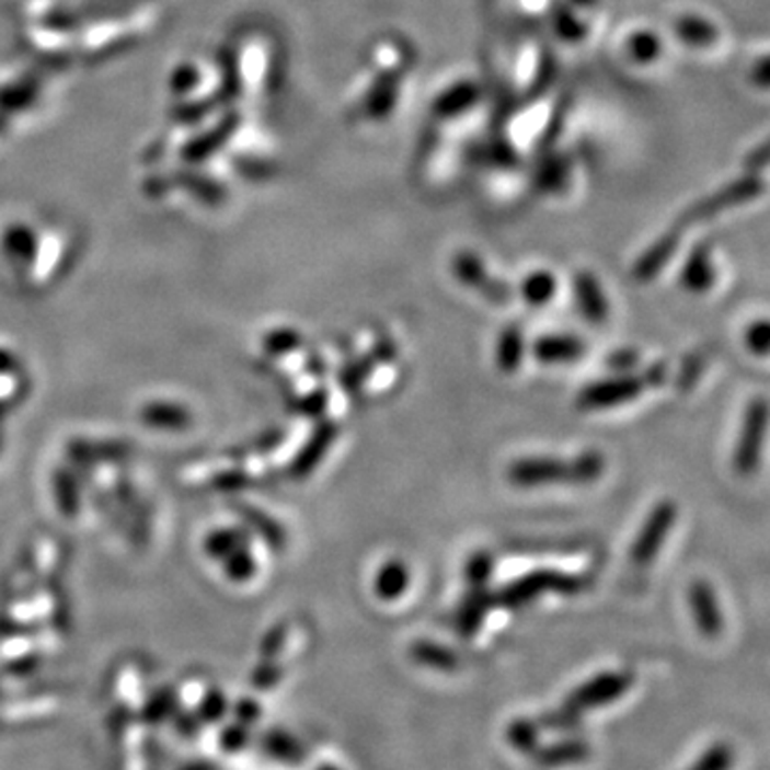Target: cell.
<instances>
[{
  "label": "cell",
  "instance_id": "obj_1",
  "mask_svg": "<svg viewBox=\"0 0 770 770\" xmlns=\"http://www.w3.org/2000/svg\"><path fill=\"white\" fill-rule=\"evenodd\" d=\"M604 471L606 458L597 450H587L570 460L556 456H525L507 467V480L518 489H540L552 484L585 486L597 482Z\"/></svg>",
  "mask_w": 770,
  "mask_h": 770
},
{
  "label": "cell",
  "instance_id": "obj_2",
  "mask_svg": "<svg viewBox=\"0 0 770 770\" xmlns=\"http://www.w3.org/2000/svg\"><path fill=\"white\" fill-rule=\"evenodd\" d=\"M583 589L585 581L581 576L559 570H533L516 581L505 583L497 593H493V606L503 610H518L544 593L578 595Z\"/></svg>",
  "mask_w": 770,
  "mask_h": 770
},
{
  "label": "cell",
  "instance_id": "obj_3",
  "mask_svg": "<svg viewBox=\"0 0 770 770\" xmlns=\"http://www.w3.org/2000/svg\"><path fill=\"white\" fill-rule=\"evenodd\" d=\"M634 685V675L628 670H606L599 673L589 680H585L583 685H578L576 689L570 691V696L565 698V706L585 715L595 709H604L612 702H617L619 698H623Z\"/></svg>",
  "mask_w": 770,
  "mask_h": 770
},
{
  "label": "cell",
  "instance_id": "obj_4",
  "mask_svg": "<svg viewBox=\"0 0 770 770\" xmlns=\"http://www.w3.org/2000/svg\"><path fill=\"white\" fill-rule=\"evenodd\" d=\"M767 422H769V405L767 399L758 397L749 401L738 444L732 453V467L740 475H751L760 467V456L765 446V435H767Z\"/></svg>",
  "mask_w": 770,
  "mask_h": 770
},
{
  "label": "cell",
  "instance_id": "obj_5",
  "mask_svg": "<svg viewBox=\"0 0 770 770\" xmlns=\"http://www.w3.org/2000/svg\"><path fill=\"white\" fill-rule=\"evenodd\" d=\"M677 503L670 498L659 501L646 516L637 538L632 544L630 556L635 565H648L662 550V545L666 542L668 533L673 531L675 522H677Z\"/></svg>",
  "mask_w": 770,
  "mask_h": 770
},
{
  "label": "cell",
  "instance_id": "obj_6",
  "mask_svg": "<svg viewBox=\"0 0 770 770\" xmlns=\"http://www.w3.org/2000/svg\"><path fill=\"white\" fill-rule=\"evenodd\" d=\"M644 388H648L644 375H634V372L601 379L590 383L578 394L576 405L585 411L619 407L637 399L644 392Z\"/></svg>",
  "mask_w": 770,
  "mask_h": 770
},
{
  "label": "cell",
  "instance_id": "obj_7",
  "mask_svg": "<svg viewBox=\"0 0 770 770\" xmlns=\"http://www.w3.org/2000/svg\"><path fill=\"white\" fill-rule=\"evenodd\" d=\"M452 271L453 276L462 285L475 289L489 302H495V304L509 302L512 287L507 283L498 280V278H493L478 255H473V253H458L456 260H453Z\"/></svg>",
  "mask_w": 770,
  "mask_h": 770
},
{
  "label": "cell",
  "instance_id": "obj_8",
  "mask_svg": "<svg viewBox=\"0 0 770 770\" xmlns=\"http://www.w3.org/2000/svg\"><path fill=\"white\" fill-rule=\"evenodd\" d=\"M689 608L698 632L704 637H720L724 632V612L715 589L706 581H693L689 587Z\"/></svg>",
  "mask_w": 770,
  "mask_h": 770
},
{
  "label": "cell",
  "instance_id": "obj_9",
  "mask_svg": "<svg viewBox=\"0 0 770 770\" xmlns=\"http://www.w3.org/2000/svg\"><path fill=\"white\" fill-rule=\"evenodd\" d=\"M589 756L590 745L585 738L574 736V734H565L559 740H552L548 745H540L536 749V754L531 756V760L540 769L552 770L583 765V762L589 760Z\"/></svg>",
  "mask_w": 770,
  "mask_h": 770
},
{
  "label": "cell",
  "instance_id": "obj_10",
  "mask_svg": "<svg viewBox=\"0 0 770 770\" xmlns=\"http://www.w3.org/2000/svg\"><path fill=\"white\" fill-rule=\"evenodd\" d=\"M399 354V347L394 341L390 338H381L372 345L370 352H366L363 358L347 364L338 377L341 388H345L347 392H356L360 390L364 383L368 381V377L383 364H390Z\"/></svg>",
  "mask_w": 770,
  "mask_h": 770
},
{
  "label": "cell",
  "instance_id": "obj_11",
  "mask_svg": "<svg viewBox=\"0 0 770 770\" xmlns=\"http://www.w3.org/2000/svg\"><path fill=\"white\" fill-rule=\"evenodd\" d=\"M493 608V593L489 589V585H471L469 593L464 595V599L460 601L458 610H456V632L462 640H471L475 637L478 632L482 630L489 610Z\"/></svg>",
  "mask_w": 770,
  "mask_h": 770
},
{
  "label": "cell",
  "instance_id": "obj_12",
  "mask_svg": "<svg viewBox=\"0 0 770 770\" xmlns=\"http://www.w3.org/2000/svg\"><path fill=\"white\" fill-rule=\"evenodd\" d=\"M587 354L585 341L574 334H542L533 343V356L540 364H574Z\"/></svg>",
  "mask_w": 770,
  "mask_h": 770
},
{
  "label": "cell",
  "instance_id": "obj_13",
  "mask_svg": "<svg viewBox=\"0 0 770 770\" xmlns=\"http://www.w3.org/2000/svg\"><path fill=\"white\" fill-rule=\"evenodd\" d=\"M574 296L581 313L590 323H604L610 313L608 298L599 280L590 273H578L574 278Z\"/></svg>",
  "mask_w": 770,
  "mask_h": 770
},
{
  "label": "cell",
  "instance_id": "obj_14",
  "mask_svg": "<svg viewBox=\"0 0 770 770\" xmlns=\"http://www.w3.org/2000/svg\"><path fill=\"white\" fill-rule=\"evenodd\" d=\"M409 657L415 664L437 673H456L460 666V659L452 648L435 640H415L409 648Z\"/></svg>",
  "mask_w": 770,
  "mask_h": 770
},
{
  "label": "cell",
  "instance_id": "obj_15",
  "mask_svg": "<svg viewBox=\"0 0 770 770\" xmlns=\"http://www.w3.org/2000/svg\"><path fill=\"white\" fill-rule=\"evenodd\" d=\"M680 283L691 291V294H706L713 283H715V268L711 262L709 246H696L682 266Z\"/></svg>",
  "mask_w": 770,
  "mask_h": 770
},
{
  "label": "cell",
  "instance_id": "obj_16",
  "mask_svg": "<svg viewBox=\"0 0 770 770\" xmlns=\"http://www.w3.org/2000/svg\"><path fill=\"white\" fill-rule=\"evenodd\" d=\"M679 246V235L677 233H668L664 238H659L634 266V276L640 283H648L653 280L657 274L662 273V268L670 262V257L675 255Z\"/></svg>",
  "mask_w": 770,
  "mask_h": 770
},
{
  "label": "cell",
  "instance_id": "obj_17",
  "mask_svg": "<svg viewBox=\"0 0 770 770\" xmlns=\"http://www.w3.org/2000/svg\"><path fill=\"white\" fill-rule=\"evenodd\" d=\"M407 589L409 570L401 559L386 561L375 574V595L381 601H397Z\"/></svg>",
  "mask_w": 770,
  "mask_h": 770
},
{
  "label": "cell",
  "instance_id": "obj_18",
  "mask_svg": "<svg viewBox=\"0 0 770 770\" xmlns=\"http://www.w3.org/2000/svg\"><path fill=\"white\" fill-rule=\"evenodd\" d=\"M525 358V332L518 323H509L501 330L495 347V363L501 372H514Z\"/></svg>",
  "mask_w": 770,
  "mask_h": 770
},
{
  "label": "cell",
  "instance_id": "obj_19",
  "mask_svg": "<svg viewBox=\"0 0 770 770\" xmlns=\"http://www.w3.org/2000/svg\"><path fill=\"white\" fill-rule=\"evenodd\" d=\"M334 437H336V424H332V422L321 424L315 430V435L311 437V441L307 444V448L298 453V458L294 462V471L298 475H307L309 471H313L318 467L319 460L323 458V453L327 452V448L332 446Z\"/></svg>",
  "mask_w": 770,
  "mask_h": 770
},
{
  "label": "cell",
  "instance_id": "obj_20",
  "mask_svg": "<svg viewBox=\"0 0 770 770\" xmlns=\"http://www.w3.org/2000/svg\"><path fill=\"white\" fill-rule=\"evenodd\" d=\"M505 740L512 749L531 758L536 754V749L542 745L540 743V724L529 717H516L509 722L507 729H505Z\"/></svg>",
  "mask_w": 770,
  "mask_h": 770
},
{
  "label": "cell",
  "instance_id": "obj_21",
  "mask_svg": "<svg viewBox=\"0 0 770 770\" xmlns=\"http://www.w3.org/2000/svg\"><path fill=\"white\" fill-rule=\"evenodd\" d=\"M520 294L527 304L544 307L556 294V278L545 271L529 274L520 285Z\"/></svg>",
  "mask_w": 770,
  "mask_h": 770
},
{
  "label": "cell",
  "instance_id": "obj_22",
  "mask_svg": "<svg viewBox=\"0 0 770 770\" xmlns=\"http://www.w3.org/2000/svg\"><path fill=\"white\" fill-rule=\"evenodd\" d=\"M264 745H266V751H268L273 758L285 762V765H300V762L304 760V749H302V745H300L294 736H289L287 732L273 729V732L266 736V743H264Z\"/></svg>",
  "mask_w": 770,
  "mask_h": 770
},
{
  "label": "cell",
  "instance_id": "obj_23",
  "mask_svg": "<svg viewBox=\"0 0 770 770\" xmlns=\"http://www.w3.org/2000/svg\"><path fill=\"white\" fill-rule=\"evenodd\" d=\"M540 725L550 732H556V734H576L583 727V715L567 709L565 704H561L559 709H552V711L544 713L540 717Z\"/></svg>",
  "mask_w": 770,
  "mask_h": 770
},
{
  "label": "cell",
  "instance_id": "obj_24",
  "mask_svg": "<svg viewBox=\"0 0 770 770\" xmlns=\"http://www.w3.org/2000/svg\"><path fill=\"white\" fill-rule=\"evenodd\" d=\"M495 572V556L489 550H475L464 565V578L471 585H489Z\"/></svg>",
  "mask_w": 770,
  "mask_h": 770
},
{
  "label": "cell",
  "instance_id": "obj_25",
  "mask_svg": "<svg viewBox=\"0 0 770 770\" xmlns=\"http://www.w3.org/2000/svg\"><path fill=\"white\" fill-rule=\"evenodd\" d=\"M734 765V751L727 743L711 745L687 770H729Z\"/></svg>",
  "mask_w": 770,
  "mask_h": 770
},
{
  "label": "cell",
  "instance_id": "obj_26",
  "mask_svg": "<svg viewBox=\"0 0 770 770\" xmlns=\"http://www.w3.org/2000/svg\"><path fill=\"white\" fill-rule=\"evenodd\" d=\"M770 325L767 319L751 323L745 332V345L754 356L765 358L769 354Z\"/></svg>",
  "mask_w": 770,
  "mask_h": 770
},
{
  "label": "cell",
  "instance_id": "obj_27",
  "mask_svg": "<svg viewBox=\"0 0 770 770\" xmlns=\"http://www.w3.org/2000/svg\"><path fill=\"white\" fill-rule=\"evenodd\" d=\"M608 368L619 372V375H630L634 370L635 366L640 364V356L632 352V349H621V352H614L608 356Z\"/></svg>",
  "mask_w": 770,
  "mask_h": 770
},
{
  "label": "cell",
  "instance_id": "obj_28",
  "mask_svg": "<svg viewBox=\"0 0 770 770\" xmlns=\"http://www.w3.org/2000/svg\"><path fill=\"white\" fill-rule=\"evenodd\" d=\"M644 379H646L648 388H657V386H662V383L668 379V366L662 363L653 364L651 368H646Z\"/></svg>",
  "mask_w": 770,
  "mask_h": 770
},
{
  "label": "cell",
  "instance_id": "obj_29",
  "mask_svg": "<svg viewBox=\"0 0 770 770\" xmlns=\"http://www.w3.org/2000/svg\"><path fill=\"white\" fill-rule=\"evenodd\" d=\"M318 770H341L338 767H334V765H321V767H318Z\"/></svg>",
  "mask_w": 770,
  "mask_h": 770
}]
</instances>
